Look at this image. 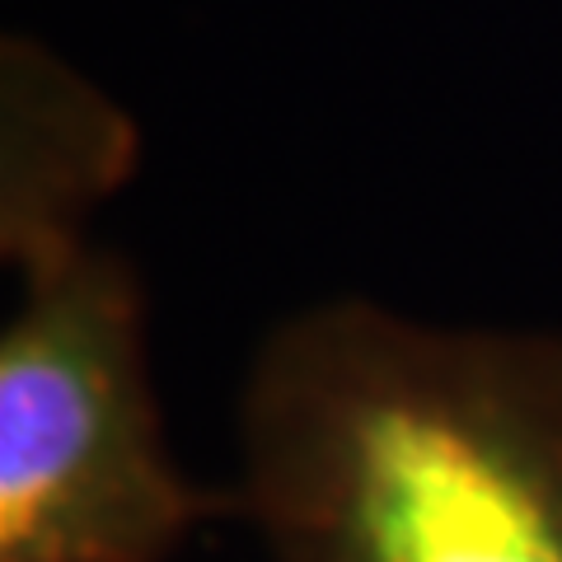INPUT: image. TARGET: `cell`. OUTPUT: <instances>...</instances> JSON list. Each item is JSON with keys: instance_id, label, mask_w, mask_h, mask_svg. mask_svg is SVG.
Instances as JSON below:
<instances>
[{"instance_id": "obj_1", "label": "cell", "mask_w": 562, "mask_h": 562, "mask_svg": "<svg viewBox=\"0 0 562 562\" xmlns=\"http://www.w3.org/2000/svg\"><path fill=\"white\" fill-rule=\"evenodd\" d=\"M239 441L277 562H562V338L310 310L262 347Z\"/></svg>"}, {"instance_id": "obj_2", "label": "cell", "mask_w": 562, "mask_h": 562, "mask_svg": "<svg viewBox=\"0 0 562 562\" xmlns=\"http://www.w3.org/2000/svg\"><path fill=\"white\" fill-rule=\"evenodd\" d=\"M0 109V249L20 272L0 333V562H169L239 497L173 469L140 286L80 231L127 179L132 122L33 43L5 47Z\"/></svg>"}]
</instances>
